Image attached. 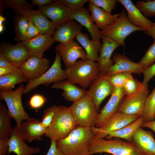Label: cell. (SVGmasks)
<instances>
[{"mask_svg":"<svg viewBox=\"0 0 155 155\" xmlns=\"http://www.w3.org/2000/svg\"><path fill=\"white\" fill-rule=\"evenodd\" d=\"M139 63L144 68L155 63V40H154L152 44L148 48Z\"/></svg>","mask_w":155,"mask_h":155,"instance_id":"cell-38","label":"cell"},{"mask_svg":"<svg viewBox=\"0 0 155 155\" xmlns=\"http://www.w3.org/2000/svg\"><path fill=\"white\" fill-rule=\"evenodd\" d=\"M11 117L8 111L2 103L0 102V137L9 138L12 131Z\"/></svg>","mask_w":155,"mask_h":155,"instance_id":"cell-32","label":"cell"},{"mask_svg":"<svg viewBox=\"0 0 155 155\" xmlns=\"http://www.w3.org/2000/svg\"><path fill=\"white\" fill-rule=\"evenodd\" d=\"M94 137L90 127L78 125L67 137L56 141V146L64 155H90Z\"/></svg>","mask_w":155,"mask_h":155,"instance_id":"cell-1","label":"cell"},{"mask_svg":"<svg viewBox=\"0 0 155 155\" xmlns=\"http://www.w3.org/2000/svg\"><path fill=\"white\" fill-rule=\"evenodd\" d=\"M55 51L61 57L66 68L74 64L78 59L83 60L88 59L85 51L74 40L59 44L56 46Z\"/></svg>","mask_w":155,"mask_h":155,"instance_id":"cell-12","label":"cell"},{"mask_svg":"<svg viewBox=\"0 0 155 155\" xmlns=\"http://www.w3.org/2000/svg\"></svg>","mask_w":155,"mask_h":155,"instance_id":"cell-56","label":"cell"},{"mask_svg":"<svg viewBox=\"0 0 155 155\" xmlns=\"http://www.w3.org/2000/svg\"><path fill=\"white\" fill-rule=\"evenodd\" d=\"M71 10H77L84 7V4L89 0H58Z\"/></svg>","mask_w":155,"mask_h":155,"instance_id":"cell-43","label":"cell"},{"mask_svg":"<svg viewBox=\"0 0 155 155\" xmlns=\"http://www.w3.org/2000/svg\"><path fill=\"white\" fill-rule=\"evenodd\" d=\"M132 73L130 72H125L118 73L109 76L104 75L114 88H120L123 87L125 82L133 77Z\"/></svg>","mask_w":155,"mask_h":155,"instance_id":"cell-36","label":"cell"},{"mask_svg":"<svg viewBox=\"0 0 155 155\" xmlns=\"http://www.w3.org/2000/svg\"><path fill=\"white\" fill-rule=\"evenodd\" d=\"M89 2L102 8L107 13L111 14L112 11L115 8L118 1L117 0H89Z\"/></svg>","mask_w":155,"mask_h":155,"instance_id":"cell-40","label":"cell"},{"mask_svg":"<svg viewBox=\"0 0 155 155\" xmlns=\"http://www.w3.org/2000/svg\"><path fill=\"white\" fill-rule=\"evenodd\" d=\"M135 151L133 144L119 138L112 140L93 139L90 148V154L107 153L112 155H131Z\"/></svg>","mask_w":155,"mask_h":155,"instance_id":"cell-7","label":"cell"},{"mask_svg":"<svg viewBox=\"0 0 155 155\" xmlns=\"http://www.w3.org/2000/svg\"><path fill=\"white\" fill-rule=\"evenodd\" d=\"M104 155H110V154H106Z\"/></svg>","mask_w":155,"mask_h":155,"instance_id":"cell-55","label":"cell"},{"mask_svg":"<svg viewBox=\"0 0 155 155\" xmlns=\"http://www.w3.org/2000/svg\"><path fill=\"white\" fill-rule=\"evenodd\" d=\"M141 127L142 128H148L153 130L155 133V117L152 121L143 122Z\"/></svg>","mask_w":155,"mask_h":155,"instance_id":"cell-50","label":"cell"},{"mask_svg":"<svg viewBox=\"0 0 155 155\" xmlns=\"http://www.w3.org/2000/svg\"><path fill=\"white\" fill-rule=\"evenodd\" d=\"M88 9L93 21L101 31L115 21L120 16L119 13L112 15L108 13L99 7L89 2Z\"/></svg>","mask_w":155,"mask_h":155,"instance_id":"cell-27","label":"cell"},{"mask_svg":"<svg viewBox=\"0 0 155 155\" xmlns=\"http://www.w3.org/2000/svg\"><path fill=\"white\" fill-rule=\"evenodd\" d=\"M46 129L41 121L34 118L31 120L22 122L20 131L25 140L30 142L41 140V137L45 135Z\"/></svg>","mask_w":155,"mask_h":155,"instance_id":"cell-26","label":"cell"},{"mask_svg":"<svg viewBox=\"0 0 155 155\" xmlns=\"http://www.w3.org/2000/svg\"><path fill=\"white\" fill-rule=\"evenodd\" d=\"M0 55L19 67L31 55L22 42L15 45L7 43L2 44Z\"/></svg>","mask_w":155,"mask_h":155,"instance_id":"cell-13","label":"cell"},{"mask_svg":"<svg viewBox=\"0 0 155 155\" xmlns=\"http://www.w3.org/2000/svg\"><path fill=\"white\" fill-rule=\"evenodd\" d=\"M1 2L4 6L12 9L18 14L32 9L33 5L25 0H5L1 1Z\"/></svg>","mask_w":155,"mask_h":155,"instance_id":"cell-35","label":"cell"},{"mask_svg":"<svg viewBox=\"0 0 155 155\" xmlns=\"http://www.w3.org/2000/svg\"><path fill=\"white\" fill-rule=\"evenodd\" d=\"M28 81L19 67L9 74L0 76V90L1 91L12 90V88L16 84L28 82Z\"/></svg>","mask_w":155,"mask_h":155,"instance_id":"cell-30","label":"cell"},{"mask_svg":"<svg viewBox=\"0 0 155 155\" xmlns=\"http://www.w3.org/2000/svg\"><path fill=\"white\" fill-rule=\"evenodd\" d=\"M22 16L26 17L37 27L42 34L54 35L57 25L48 20L40 10L31 9L25 11Z\"/></svg>","mask_w":155,"mask_h":155,"instance_id":"cell-22","label":"cell"},{"mask_svg":"<svg viewBox=\"0 0 155 155\" xmlns=\"http://www.w3.org/2000/svg\"><path fill=\"white\" fill-rule=\"evenodd\" d=\"M135 5L146 17L155 16V0L147 1H137Z\"/></svg>","mask_w":155,"mask_h":155,"instance_id":"cell-37","label":"cell"},{"mask_svg":"<svg viewBox=\"0 0 155 155\" xmlns=\"http://www.w3.org/2000/svg\"><path fill=\"white\" fill-rule=\"evenodd\" d=\"M102 44L97 61L100 73L105 74L108 68L114 63L111 57L114 51L120 45L111 38L102 36Z\"/></svg>","mask_w":155,"mask_h":155,"instance_id":"cell-21","label":"cell"},{"mask_svg":"<svg viewBox=\"0 0 155 155\" xmlns=\"http://www.w3.org/2000/svg\"><path fill=\"white\" fill-rule=\"evenodd\" d=\"M61 57L56 52V56L52 66L38 78L28 81L24 88L23 94H27L38 86L44 84L48 86L51 83H56L67 79L66 72L61 67Z\"/></svg>","mask_w":155,"mask_h":155,"instance_id":"cell-8","label":"cell"},{"mask_svg":"<svg viewBox=\"0 0 155 155\" xmlns=\"http://www.w3.org/2000/svg\"><path fill=\"white\" fill-rule=\"evenodd\" d=\"M149 92L148 86L142 84L135 93L126 96L121 102L117 111L128 115L142 116L145 101Z\"/></svg>","mask_w":155,"mask_h":155,"instance_id":"cell-10","label":"cell"},{"mask_svg":"<svg viewBox=\"0 0 155 155\" xmlns=\"http://www.w3.org/2000/svg\"><path fill=\"white\" fill-rule=\"evenodd\" d=\"M22 84L14 90L1 91L0 99L5 102L9 114L15 121L16 126L19 130L21 129L22 121H30L34 118L30 117L25 111L22 102V95L24 89Z\"/></svg>","mask_w":155,"mask_h":155,"instance_id":"cell-5","label":"cell"},{"mask_svg":"<svg viewBox=\"0 0 155 155\" xmlns=\"http://www.w3.org/2000/svg\"><path fill=\"white\" fill-rule=\"evenodd\" d=\"M144 30L132 24L128 20L126 11L123 9L119 16L103 30L101 31L102 36L108 37L115 41L123 48L125 47V40L132 33Z\"/></svg>","mask_w":155,"mask_h":155,"instance_id":"cell-6","label":"cell"},{"mask_svg":"<svg viewBox=\"0 0 155 155\" xmlns=\"http://www.w3.org/2000/svg\"><path fill=\"white\" fill-rule=\"evenodd\" d=\"M70 19L75 20L88 30L93 40H100L102 34L91 18L88 9L83 7L80 9L72 10Z\"/></svg>","mask_w":155,"mask_h":155,"instance_id":"cell-24","label":"cell"},{"mask_svg":"<svg viewBox=\"0 0 155 155\" xmlns=\"http://www.w3.org/2000/svg\"><path fill=\"white\" fill-rule=\"evenodd\" d=\"M140 116L129 115L117 111L100 128L90 127L94 139L104 138L110 132L120 129L133 122Z\"/></svg>","mask_w":155,"mask_h":155,"instance_id":"cell-9","label":"cell"},{"mask_svg":"<svg viewBox=\"0 0 155 155\" xmlns=\"http://www.w3.org/2000/svg\"><path fill=\"white\" fill-rule=\"evenodd\" d=\"M82 26L71 19L57 25L56 31L52 37L54 42L65 44L73 40L77 35L81 32Z\"/></svg>","mask_w":155,"mask_h":155,"instance_id":"cell-19","label":"cell"},{"mask_svg":"<svg viewBox=\"0 0 155 155\" xmlns=\"http://www.w3.org/2000/svg\"><path fill=\"white\" fill-rule=\"evenodd\" d=\"M22 42L31 55L42 58L44 52L51 47L54 41L51 36L41 34Z\"/></svg>","mask_w":155,"mask_h":155,"instance_id":"cell-25","label":"cell"},{"mask_svg":"<svg viewBox=\"0 0 155 155\" xmlns=\"http://www.w3.org/2000/svg\"><path fill=\"white\" fill-rule=\"evenodd\" d=\"M13 66H16L14 65L9 61L0 55V67Z\"/></svg>","mask_w":155,"mask_h":155,"instance_id":"cell-51","label":"cell"},{"mask_svg":"<svg viewBox=\"0 0 155 155\" xmlns=\"http://www.w3.org/2000/svg\"><path fill=\"white\" fill-rule=\"evenodd\" d=\"M108 102L101 110L95 125L101 127L117 111L121 100L125 95L123 87L114 88Z\"/></svg>","mask_w":155,"mask_h":155,"instance_id":"cell-17","label":"cell"},{"mask_svg":"<svg viewBox=\"0 0 155 155\" xmlns=\"http://www.w3.org/2000/svg\"><path fill=\"white\" fill-rule=\"evenodd\" d=\"M65 70L67 80L84 89L89 86L100 73L98 63L89 59L77 61Z\"/></svg>","mask_w":155,"mask_h":155,"instance_id":"cell-3","label":"cell"},{"mask_svg":"<svg viewBox=\"0 0 155 155\" xmlns=\"http://www.w3.org/2000/svg\"><path fill=\"white\" fill-rule=\"evenodd\" d=\"M142 73L144 77L142 83L145 85H147L148 82L155 76V63L150 66L144 68Z\"/></svg>","mask_w":155,"mask_h":155,"instance_id":"cell-44","label":"cell"},{"mask_svg":"<svg viewBox=\"0 0 155 155\" xmlns=\"http://www.w3.org/2000/svg\"><path fill=\"white\" fill-rule=\"evenodd\" d=\"M57 106L56 105H54L47 108L44 112L41 122L46 129L51 123L56 112Z\"/></svg>","mask_w":155,"mask_h":155,"instance_id":"cell-41","label":"cell"},{"mask_svg":"<svg viewBox=\"0 0 155 155\" xmlns=\"http://www.w3.org/2000/svg\"><path fill=\"white\" fill-rule=\"evenodd\" d=\"M114 88L105 75L100 73L90 85L86 94L92 98L99 112L101 102L111 94Z\"/></svg>","mask_w":155,"mask_h":155,"instance_id":"cell-11","label":"cell"},{"mask_svg":"<svg viewBox=\"0 0 155 155\" xmlns=\"http://www.w3.org/2000/svg\"><path fill=\"white\" fill-rule=\"evenodd\" d=\"M38 9L57 26L71 19V10L59 0H55L48 5L39 7Z\"/></svg>","mask_w":155,"mask_h":155,"instance_id":"cell-20","label":"cell"},{"mask_svg":"<svg viewBox=\"0 0 155 155\" xmlns=\"http://www.w3.org/2000/svg\"><path fill=\"white\" fill-rule=\"evenodd\" d=\"M78 126L69 107L59 105L45 135L57 141L67 137Z\"/></svg>","mask_w":155,"mask_h":155,"instance_id":"cell-2","label":"cell"},{"mask_svg":"<svg viewBox=\"0 0 155 155\" xmlns=\"http://www.w3.org/2000/svg\"><path fill=\"white\" fill-rule=\"evenodd\" d=\"M114 64L111 66L104 74L109 76L117 73L128 72L140 74L144 68L140 63L134 62L124 54L116 53L113 57Z\"/></svg>","mask_w":155,"mask_h":155,"instance_id":"cell-16","label":"cell"},{"mask_svg":"<svg viewBox=\"0 0 155 155\" xmlns=\"http://www.w3.org/2000/svg\"><path fill=\"white\" fill-rule=\"evenodd\" d=\"M69 108L78 125L95 126L99 113L90 97L86 94L73 102Z\"/></svg>","mask_w":155,"mask_h":155,"instance_id":"cell-4","label":"cell"},{"mask_svg":"<svg viewBox=\"0 0 155 155\" xmlns=\"http://www.w3.org/2000/svg\"><path fill=\"white\" fill-rule=\"evenodd\" d=\"M25 141L20 131L16 126H14L9 139L8 153L13 152L17 155H31L40 152V149L38 148L28 146Z\"/></svg>","mask_w":155,"mask_h":155,"instance_id":"cell-18","label":"cell"},{"mask_svg":"<svg viewBox=\"0 0 155 155\" xmlns=\"http://www.w3.org/2000/svg\"><path fill=\"white\" fill-rule=\"evenodd\" d=\"M46 99L43 95L36 94L30 98L29 102V105L33 109H36L41 107L45 104Z\"/></svg>","mask_w":155,"mask_h":155,"instance_id":"cell-42","label":"cell"},{"mask_svg":"<svg viewBox=\"0 0 155 155\" xmlns=\"http://www.w3.org/2000/svg\"><path fill=\"white\" fill-rule=\"evenodd\" d=\"M34 25L29 20V24L26 35V40H29L41 35Z\"/></svg>","mask_w":155,"mask_h":155,"instance_id":"cell-45","label":"cell"},{"mask_svg":"<svg viewBox=\"0 0 155 155\" xmlns=\"http://www.w3.org/2000/svg\"><path fill=\"white\" fill-rule=\"evenodd\" d=\"M51 88L53 89H61L63 91L61 95L68 101L73 102L86 94L87 91L84 88H80L75 84L65 80L53 83Z\"/></svg>","mask_w":155,"mask_h":155,"instance_id":"cell-28","label":"cell"},{"mask_svg":"<svg viewBox=\"0 0 155 155\" xmlns=\"http://www.w3.org/2000/svg\"><path fill=\"white\" fill-rule=\"evenodd\" d=\"M142 84L133 77L127 80L123 86L126 96L133 95L135 93Z\"/></svg>","mask_w":155,"mask_h":155,"instance_id":"cell-39","label":"cell"},{"mask_svg":"<svg viewBox=\"0 0 155 155\" xmlns=\"http://www.w3.org/2000/svg\"><path fill=\"white\" fill-rule=\"evenodd\" d=\"M132 143L140 155H155V140L150 131L139 127L132 137Z\"/></svg>","mask_w":155,"mask_h":155,"instance_id":"cell-14","label":"cell"},{"mask_svg":"<svg viewBox=\"0 0 155 155\" xmlns=\"http://www.w3.org/2000/svg\"><path fill=\"white\" fill-rule=\"evenodd\" d=\"M155 106V88L147 96L146 100L142 117L144 122L152 121Z\"/></svg>","mask_w":155,"mask_h":155,"instance_id":"cell-34","label":"cell"},{"mask_svg":"<svg viewBox=\"0 0 155 155\" xmlns=\"http://www.w3.org/2000/svg\"><path fill=\"white\" fill-rule=\"evenodd\" d=\"M127 12V18L133 25L142 29L144 32L148 30L153 22L145 17L130 0H117Z\"/></svg>","mask_w":155,"mask_h":155,"instance_id":"cell-23","label":"cell"},{"mask_svg":"<svg viewBox=\"0 0 155 155\" xmlns=\"http://www.w3.org/2000/svg\"><path fill=\"white\" fill-rule=\"evenodd\" d=\"M144 32L145 34L152 37L154 40H155V22H153L150 28Z\"/></svg>","mask_w":155,"mask_h":155,"instance_id":"cell-52","label":"cell"},{"mask_svg":"<svg viewBox=\"0 0 155 155\" xmlns=\"http://www.w3.org/2000/svg\"><path fill=\"white\" fill-rule=\"evenodd\" d=\"M29 24V20L26 16L18 15L15 17L14 29L16 40L22 42L26 40V33Z\"/></svg>","mask_w":155,"mask_h":155,"instance_id":"cell-33","label":"cell"},{"mask_svg":"<svg viewBox=\"0 0 155 155\" xmlns=\"http://www.w3.org/2000/svg\"><path fill=\"white\" fill-rule=\"evenodd\" d=\"M144 122L143 117H140L131 123L118 130L110 132L106 136L109 138L111 137L118 138L125 140L132 143V137L137 130Z\"/></svg>","mask_w":155,"mask_h":155,"instance_id":"cell-31","label":"cell"},{"mask_svg":"<svg viewBox=\"0 0 155 155\" xmlns=\"http://www.w3.org/2000/svg\"><path fill=\"white\" fill-rule=\"evenodd\" d=\"M75 38L84 49L88 59L97 61L102 46L100 40H90L86 34L81 32L77 35Z\"/></svg>","mask_w":155,"mask_h":155,"instance_id":"cell-29","label":"cell"},{"mask_svg":"<svg viewBox=\"0 0 155 155\" xmlns=\"http://www.w3.org/2000/svg\"><path fill=\"white\" fill-rule=\"evenodd\" d=\"M9 138L0 137V155H5L8 152Z\"/></svg>","mask_w":155,"mask_h":155,"instance_id":"cell-46","label":"cell"},{"mask_svg":"<svg viewBox=\"0 0 155 155\" xmlns=\"http://www.w3.org/2000/svg\"><path fill=\"white\" fill-rule=\"evenodd\" d=\"M56 141L55 140H51L50 148L45 155H64L57 147Z\"/></svg>","mask_w":155,"mask_h":155,"instance_id":"cell-47","label":"cell"},{"mask_svg":"<svg viewBox=\"0 0 155 155\" xmlns=\"http://www.w3.org/2000/svg\"><path fill=\"white\" fill-rule=\"evenodd\" d=\"M155 117V106L154 109V113H153L154 119V118Z\"/></svg>","mask_w":155,"mask_h":155,"instance_id":"cell-54","label":"cell"},{"mask_svg":"<svg viewBox=\"0 0 155 155\" xmlns=\"http://www.w3.org/2000/svg\"><path fill=\"white\" fill-rule=\"evenodd\" d=\"M50 61L45 57L40 58L31 55L20 67L28 80L36 79L49 68Z\"/></svg>","mask_w":155,"mask_h":155,"instance_id":"cell-15","label":"cell"},{"mask_svg":"<svg viewBox=\"0 0 155 155\" xmlns=\"http://www.w3.org/2000/svg\"><path fill=\"white\" fill-rule=\"evenodd\" d=\"M131 155H140V154L135 151Z\"/></svg>","mask_w":155,"mask_h":155,"instance_id":"cell-53","label":"cell"},{"mask_svg":"<svg viewBox=\"0 0 155 155\" xmlns=\"http://www.w3.org/2000/svg\"><path fill=\"white\" fill-rule=\"evenodd\" d=\"M19 67L17 66L0 67V76L9 74L15 71Z\"/></svg>","mask_w":155,"mask_h":155,"instance_id":"cell-48","label":"cell"},{"mask_svg":"<svg viewBox=\"0 0 155 155\" xmlns=\"http://www.w3.org/2000/svg\"><path fill=\"white\" fill-rule=\"evenodd\" d=\"M53 0H32V5H36L38 7H43L49 5L54 2Z\"/></svg>","mask_w":155,"mask_h":155,"instance_id":"cell-49","label":"cell"}]
</instances>
